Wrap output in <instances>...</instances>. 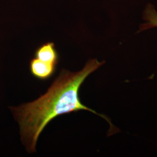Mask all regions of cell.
<instances>
[{"mask_svg": "<svg viewBox=\"0 0 157 157\" xmlns=\"http://www.w3.org/2000/svg\"><path fill=\"white\" fill-rule=\"evenodd\" d=\"M56 65L44 62L34 57L30 62V71L36 78L41 80H46L54 74Z\"/></svg>", "mask_w": 157, "mask_h": 157, "instance_id": "cell-2", "label": "cell"}, {"mask_svg": "<svg viewBox=\"0 0 157 157\" xmlns=\"http://www.w3.org/2000/svg\"><path fill=\"white\" fill-rule=\"evenodd\" d=\"M105 63L93 59L86 63L81 71L71 72L63 69L47 93L33 102L11 108L20 127L21 140L27 151H36L39 137L51 121L61 115L78 111H89L100 116L111 125L104 115L85 106L80 101V86L91 73Z\"/></svg>", "mask_w": 157, "mask_h": 157, "instance_id": "cell-1", "label": "cell"}, {"mask_svg": "<svg viewBox=\"0 0 157 157\" xmlns=\"http://www.w3.org/2000/svg\"><path fill=\"white\" fill-rule=\"evenodd\" d=\"M143 18L146 22L141 25L139 32L157 27V12L152 5L147 6Z\"/></svg>", "mask_w": 157, "mask_h": 157, "instance_id": "cell-4", "label": "cell"}, {"mask_svg": "<svg viewBox=\"0 0 157 157\" xmlns=\"http://www.w3.org/2000/svg\"><path fill=\"white\" fill-rule=\"evenodd\" d=\"M34 57L55 65L59 62V54L52 42H47L39 46L35 51Z\"/></svg>", "mask_w": 157, "mask_h": 157, "instance_id": "cell-3", "label": "cell"}]
</instances>
